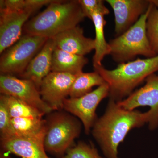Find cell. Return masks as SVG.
I'll return each mask as SVG.
<instances>
[{"label":"cell","mask_w":158,"mask_h":158,"mask_svg":"<svg viewBox=\"0 0 158 158\" xmlns=\"http://www.w3.org/2000/svg\"><path fill=\"white\" fill-rule=\"evenodd\" d=\"M148 112L127 110L110 99L104 114L91 129L94 138L108 158H118V148L130 131L148 123Z\"/></svg>","instance_id":"cell-1"},{"label":"cell","mask_w":158,"mask_h":158,"mask_svg":"<svg viewBox=\"0 0 158 158\" xmlns=\"http://www.w3.org/2000/svg\"><path fill=\"white\" fill-rule=\"evenodd\" d=\"M85 18L79 0H55L42 12L26 23L25 34L53 38L78 26Z\"/></svg>","instance_id":"cell-2"},{"label":"cell","mask_w":158,"mask_h":158,"mask_svg":"<svg viewBox=\"0 0 158 158\" xmlns=\"http://www.w3.org/2000/svg\"><path fill=\"white\" fill-rule=\"evenodd\" d=\"M94 70L109 85L110 99L117 102L129 96L148 77L158 72V55L120 63L113 70L106 69L102 65Z\"/></svg>","instance_id":"cell-3"},{"label":"cell","mask_w":158,"mask_h":158,"mask_svg":"<svg viewBox=\"0 0 158 158\" xmlns=\"http://www.w3.org/2000/svg\"><path fill=\"white\" fill-rule=\"evenodd\" d=\"M46 115L44 148L57 158H62L75 145L74 141L80 136L81 123L75 116L62 110L53 111Z\"/></svg>","instance_id":"cell-4"},{"label":"cell","mask_w":158,"mask_h":158,"mask_svg":"<svg viewBox=\"0 0 158 158\" xmlns=\"http://www.w3.org/2000/svg\"><path fill=\"white\" fill-rule=\"evenodd\" d=\"M150 6L151 3L146 12L134 25L121 35L110 40V55L115 62L120 63L129 62L138 55L147 58L157 56L151 48L146 32V20Z\"/></svg>","instance_id":"cell-5"},{"label":"cell","mask_w":158,"mask_h":158,"mask_svg":"<svg viewBox=\"0 0 158 158\" xmlns=\"http://www.w3.org/2000/svg\"><path fill=\"white\" fill-rule=\"evenodd\" d=\"M48 39L25 34L1 54L0 72L2 74L20 75L42 48Z\"/></svg>","instance_id":"cell-6"},{"label":"cell","mask_w":158,"mask_h":158,"mask_svg":"<svg viewBox=\"0 0 158 158\" xmlns=\"http://www.w3.org/2000/svg\"><path fill=\"white\" fill-rule=\"evenodd\" d=\"M109 94L110 87L106 83L84 96L66 98L63 110L78 118L83 123L85 134L88 135L98 118L97 108L101 102L109 97Z\"/></svg>","instance_id":"cell-7"},{"label":"cell","mask_w":158,"mask_h":158,"mask_svg":"<svg viewBox=\"0 0 158 158\" xmlns=\"http://www.w3.org/2000/svg\"><path fill=\"white\" fill-rule=\"evenodd\" d=\"M0 92L25 102L44 115L53 111L43 100L39 90L31 80L18 78L11 75L1 74Z\"/></svg>","instance_id":"cell-8"},{"label":"cell","mask_w":158,"mask_h":158,"mask_svg":"<svg viewBox=\"0 0 158 158\" xmlns=\"http://www.w3.org/2000/svg\"><path fill=\"white\" fill-rule=\"evenodd\" d=\"M145 85L121 101L117 102L127 110H135L138 107L148 106V127L151 130L158 127V75L152 74L145 80Z\"/></svg>","instance_id":"cell-9"},{"label":"cell","mask_w":158,"mask_h":158,"mask_svg":"<svg viewBox=\"0 0 158 158\" xmlns=\"http://www.w3.org/2000/svg\"><path fill=\"white\" fill-rule=\"evenodd\" d=\"M76 75L51 72L43 80L39 92L43 100L53 111L63 110L64 101L69 96Z\"/></svg>","instance_id":"cell-10"},{"label":"cell","mask_w":158,"mask_h":158,"mask_svg":"<svg viewBox=\"0 0 158 158\" xmlns=\"http://www.w3.org/2000/svg\"><path fill=\"white\" fill-rule=\"evenodd\" d=\"M114 11L116 36L124 33L134 25L147 11L151 1L107 0Z\"/></svg>","instance_id":"cell-11"},{"label":"cell","mask_w":158,"mask_h":158,"mask_svg":"<svg viewBox=\"0 0 158 158\" xmlns=\"http://www.w3.org/2000/svg\"><path fill=\"white\" fill-rule=\"evenodd\" d=\"M0 53L2 54L21 37L24 26L35 12L26 9L17 11L0 10Z\"/></svg>","instance_id":"cell-12"},{"label":"cell","mask_w":158,"mask_h":158,"mask_svg":"<svg viewBox=\"0 0 158 158\" xmlns=\"http://www.w3.org/2000/svg\"><path fill=\"white\" fill-rule=\"evenodd\" d=\"M1 151L22 158H52L47 155L44 139L11 136L0 138Z\"/></svg>","instance_id":"cell-13"},{"label":"cell","mask_w":158,"mask_h":158,"mask_svg":"<svg viewBox=\"0 0 158 158\" xmlns=\"http://www.w3.org/2000/svg\"><path fill=\"white\" fill-rule=\"evenodd\" d=\"M56 48L54 39L48 38L19 76L22 79L31 80L39 90L43 80L51 72L52 55Z\"/></svg>","instance_id":"cell-14"},{"label":"cell","mask_w":158,"mask_h":158,"mask_svg":"<svg viewBox=\"0 0 158 158\" xmlns=\"http://www.w3.org/2000/svg\"><path fill=\"white\" fill-rule=\"evenodd\" d=\"M56 47L70 53L85 56L95 49L94 39L84 36L79 26L66 30L53 38Z\"/></svg>","instance_id":"cell-15"},{"label":"cell","mask_w":158,"mask_h":158,"mask_svg":"<svg viewBox=\"0 0 158 158\" xmlns=\"http://www.w3.org/2000/svg\"><path fill=\"white\" fill-rule=\"evenodd\" d=\"M88 62L85 56L70 53L56 47L53 53L51 72L77 75L83 72Z\"/></svg>","instance_id":"cell-16"},{"label":"cell","mask_w":158,"mask_h":158,"mask_svg":"<svg viewBox=\"0 0 158 158\" xmlns=\"http://www.w3.org/2000/svg\"><path fill=\"white\" fill-rule=\"evenodd\" d=\"M45 120L43 118H11L14 131L13 136L44 139Z\"/></svg>","instance_id":"cell-17"},{"label":"cell","mask_w":158,"mask_h":158,"mask_svg":"<svg viewBox=\"0 0 158 158\" xmlns=\"http://www.w3.org/2000/svg\"><path fill=\"white\" fill-rule=\"evenodd\" d=\"M104 15L99 12H95L91 15L95 28V53L93 58L94 68L102 66V62L104 57L110 54V48L109 43L106 41L104 34V27L106 21Z\"/></svg>","instance_id":"cell-18"},{"label":"cell","mask_w":158,"mask_h":158,"mask_svg":"<svg viewBox=\"0 0 158 158\" xmlns=\"http://www.w3.org/2000/svg\"><path fill=\"white\" fill-rule=\"evenodd\" d=\"M106 82L97 72L84 73L78 74L72 85L69 97L77 98L84 96L92 91L93 87L100 86Z\"/></svg>","instance_id":"cell-19"},{"label":"cell","mask_w":158,"mask_h":158,"mask_svg":"<svg viewBox=\"0 0 158 158\" xmlns=\"http://www.w3.org/2000/svg\"><path fill=\"white\" fill-rule=\"evenodd\" d=\"M0 97L6 102L11 118H43L44 115L40 110L13 97L1 94Z\"/></svg>","instance_id":"cell-20"},{"label":"cell","mask_w":158,"mask_h":158,"mask_svg":"<svg viewBox=\"0 0 158 158\" xmlns=\"http://www.w3.org/2000/svg\"><path fill=\"white\" fill-rule=\"evenodd\" d=\"M146 32L152 51L158 55V0H152L146 23Z\"/></svg>","instance_id":"cell-21"},{"label":"cell","mask_w":158,"mask_h":158,"mask_svg":"<svg viewBox=\"0 0 158 158\" xmlns=\"http://www.w3.org/2000/svg\"><path fill=\"white\" fill-rule=\"evenodd\" d=\"M62 158H103L92 143L80 141L67 151Z\"/></svg>","instance_id":"cell-22"},{"label":"cell","mask_w":158,"mask_h":158,"mask_svg":"<svg viewBox=\"0 0 158 158\" xmlns=\"http://www.w3.org/2000/svg\"><path fill=\"white\" fill-rule=\"evenodd\" d=\"M14 135L11 124V118L7 105L0 97V137L5 138Z\"/></svg>","instance_id":"cell-23"},{"label":"cell","mask_w":158,"mask_h":158,"mask_svg":"<svg viewBox=\"0 0 158 158\" xmlns=\"http://www.w3.org/2000/svg\"><path fill=\"white\" fill-rule=\"evenodd\" d=\"M85 17L91 19V15L95 12L106 15L110 13L109 9L105 6L102 0H79Z\"/></svg>","instance_id":"cell-24"},{"label":"cell","mask_w":158,"mask_h":158,"mask_svg":"<svg viewBox=\"0 0 158 158\" xmlns=\"http://www.w3.org/2000/svg\"><path fill=\"white\" fill-rule=\"evenodd\" d=\"M0 3V10L17 11L26 9L25 0H1Z\"/></svg>","instance_id":"cell-25"},{"label":"cell","mask_w":158,"mask_h":158,"mask_svg":"<svg viewBox=\"0 0 158 158\" xmlns=\"http://www.w3.org/2000/svg\"><path fill=\"white\" fill-rule=\"evenodd\" d=\"M55 0H25L26 9H32L34 11L44 6H48Z\"/></svg>","instance_id":"cell-26"},{"label":"cell","mask_w":158,"mask_h":158,"mask_svg":"<svg viewBox=\"0 0 158 158\" xmlns=\"http://www.w3.org/2000/svg\"><path fill=\"white\" fill-rule=\"evenodd\" d=\"M0 158H12L9 156V154L1 151L0 153Z\"/></svg>","instance_id":"cell-27"}]
</instances>
